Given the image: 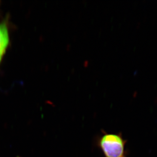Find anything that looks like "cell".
I'll list each match as a JSON object with an SVG mask.
<instances>
[{
  "label": "cell",
  "mask_w": 157,
  "mask_h": 157,
  "mask_svg": "<svg viewBox=\"0 0 157 157\" xmlns=\"http://www.w3.org/2000/svg\"><path fill=\"white\" fill-rule=\"evenodd\" d=\"M126 144L121 134L104 132L97 140V145L105 157H124Z\"/></svg>",
  "instance_id": "1"
},
{
  "label": "cell",
  "mask_w": 157,
  "mask_h": 157,
  "mask_svg": "<svg viewBox=\"0 0 157 157\" xmlns=\"http://www.w3.org/2000/svg\"><path fill=\"white\" fill-rule=\"evenodd\" d=\"M9 34L7 27L4 23L0 24V48L6 50L9 44Z\"/></svg>",
  "instance_id": "2"
},
{
  "label": "cell",
  "mask_w": 157,
  "mask_h": 157,
  "mask_svg": "<svg viewBox=\"0 0 157 157\" xmlns=\"http://www.w3.org/2000/svg\"><path fill=\"white\" fill-rule=\"evenodd\" d=\"M5 51L6 50H5V49L0 48V63L1 62L2 59L3 58V55L4 54Z\"/></svg>",
  "instance_id": "3"
},
{
  "label": "cell",
  "mask_w": 157,
  "mask_h": 157,
  "mask_svg": "<svg viewBox=\"0 0 157 157\" xmlns=\"http://www.w3.org/2000/svg\"><path fill=\"white\" fill-rule=\"evenodd\" d=\"M89 61H85V62H84V66H85V67H87V66L89 65Z\"/></svg>",
  "instance_id": "4"
},
{
  "label": "cell",
  "mask_w": 157,
  "mask_h": 157,
  "mask_svg": "<svg viewBox=\"0 0 157 157\" xmlns=\"http://www.w3.org/2000/svg\"><path fill=\"white\" fill-rule=\"evenodd\" d=\"M137 95V91H135V92H134L133 93V96L135 97L136 95Z\"/></svg>",
  "instance_id": "5"
},
{
  "label": "cell",
  "mask_w": 157,
  "mask_h": 157,
  "mask_svg": "<svg viewBox=\"0 0 157 157\" xmlns=\"http://www.w3.org/2000/svg\"></svg>",
  "instance_id": "6"
}]
</instances>
